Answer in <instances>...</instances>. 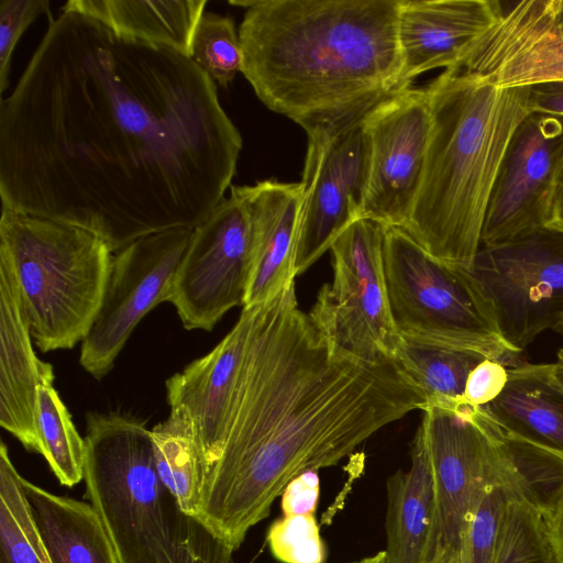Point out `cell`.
<instances>
[{"label":"cell","instance_id":"1","mask_svg":"<svg viewBox=\"0 0 563 563\" xmlns=\"http://www.w3.org/2000/svg\"><path fill=\"white\" fill-rule=\"evenodd\" d=\"M241 150L189 56L62 11L0 101L1 208L90 230L115 253L203 222Z\"/></svg>","mask_w":563,"mask_h":563},{"label":"cell","instance_id":"2","mask_svg":"<svg viewBox=\"0 0 563 563\" xmlns=\"http://www.w3.org/2000/svg\"><path fill=\"white\" fill-rule=\"evenodd\" d=\"M426 397L393 357L358 358L298 307L295 283L256 306L223 451L198 518L234 551L299 475L335 465Z\"/></svg>","mask_w":563,"mask_h":563},{"label":"cell","instance_id":"3","mask_svg":"<svg viewBox=\"0 0 563 563\" xmlns=\"http://www.w3.org/2000/svg\"><path fill=\"white\" fill-rule=\"evenodd\" d=\"M242 74L306 133L365 117L400 87V0H240Z\"/></svg>","mask_w":563,"mask_h":563},{"label":"cell","instance_id":"4","mask_svg":"<svg viewBox=\"0 0 563 563\" xmlns=\"http://www.w3.org/2000/svg\"><path fill=\"white\" fill-rule=\"evenodd\" d=\"M431 131L419 191L402 228L431 256L468 271L482 247L492 191L527 115L528 87L501 88L463 69L426 87Z\"/></svg>","mask_w":563,"mask_h":563},{"label":"cell","instance_id":"5","mask_svg":"<svg viewBox=\"0 0 563 563\" xmlns=\"http://www.w3.org/2000/svg\"><path fill=\"white\" fill-rule=\"evenodd\" d=\"M86 426V497L119 563H232L234 550L161 479L152 430L115 412H89Z\"/></svg>","mask_w":563,"mask_h":563},{"label":"cell","instance_id":"6","mask_svg":"<svg viewBox=\"0 0 563 563\" xmlns=\"http://www.w3.org/2000/svg\"><path fill=\"white\" fill-rule=\"evenodd\" d=\"M0 249L12 262L37 347L68 350L82 341L108 279L107 242L81 227L1 208Z\"/></svg>","mask_w":563,"mask_h":563},{"label":"cell","instance_id":"7","mask_svg":"<svg viewBox=\"0 0 563 563\" xmlns=\"http://www.w3.org/2000/svg\"><path fill=\"white\" fill-rule=\"evenodd\" d=\"M384 273L401 338L511 365L519 352L505 340L493 303L467 272L431 256L402 228L385 227Z\"/></svg>","mask_w":563,"mask_h":563},{"label":"cell","instance_id":"8","mask_svg":"<svg viewBox=\"0 0 563 563\" xmlns=\"http://www.w3.org/2000/svg\"><path fill=\"white\" fill-rule=\"evenodd\" d=\"M420 426L428 446L437 501L435 549L462 551L486 490L504 487L507 463L499 423L483 407L463 401L427 406Z\"/></svg>","mask_w":563,"mask_h":563},{"label":"cell","instance_id":"9","mask_svg":"<svg viewBox=\"0 0 563 563\" xmlns=\"http://www.w3.org/2000/svg\"><path fill=\"white\" fill-rule=\"evenodd\" d=\"M385 227L360 218L333 242V282L309 313L342 350L366 361L393 357L401 336L389 309L384 273Z\"/></svg>","mask_w":563,"mask_h":563},{"label":"cell","instance_id":"10","mask_svg":"<svg viewBox=\"0 0 563 563\" xmlns=\"http://www.w3.org/2000/svg\"><path fill=\"white\" fill-rule=\"evenodd\" d=\"M252 266V224L244 186L195 229L177 267L170 302L187 330L211 331L243 306Z\"/></svg>","mask_w":563,"mask_h":563},{"label":"cell","instance_id":"11","mask_svg":"<svg viewBox=\"0 0 563 563\" xmlns=\"http://www.w3.org/2000/svg\"><path fill=\"white\" fill-rule=\"evenodd\" d=\"M465 272L493 303L505 340L518 352L563 321V233L543 228L481 247Z\"/></svg>","mask_w":563,"mask_h":563},{"label":"cell","instance_id":"12","mask_svg":"<svg viewBox=\"0 0 563 563\" xmlns=\"http://www.w3.org/2000/svg\"><path fill=\"white\" fill-rule=\"evenodd\" d=\"M364 118L307 134L296 276L314 264L362 216L371 156Z\"/></svg>","mask_w":563,"mask_h":563},{"label":"cell","instance_id":"13","mask_svg":"<svg viewBox=\"0 0 563 563\" xmlns=\"http://www.w3.org/2000/svg\"><path fill=\"white\" fill-rule=\"evenodd\" d=\"M191 233L187 228L152 233L113 253L100 308L81 341L80 365L95 378L110 372L143 317L169 300Z\"/></svg>","mask_w":563,"mask_h":563},{"label":"cell","instance_id":"14","mask_svg":"<svg viewBox=\"0 0 563 563\" xmlns=\"http://www.w3.org/2000/svg\"><path fill=\"white\" fill-rule=\"evenodd\" d=\"M369 175L361 218L404 228L420 188L431 131L424 88L394 91L364 118Z\"/></svg>","mask_w":563,"mask_h":563},{"label":"cell","instance_id":"15","mask_svg":"<svg viewBox=\"0 0 563 563\" xmlns=\"http://www.w3.org/2000/svg\"><path fill=\"white\" fill-rule=\"evenodd\" d=\"M562 157L563 118L527 115L500 165L483 225L482 247L505 245L547 228Z\"/></svg>","mask_w":563,"mask_h":563},{"label":"cell","instance_id":"16","mask_svg":"<svg viewBox=\"0 0 563 563\" xmlns=\"http://www.w3.org/2000/svg\"><path fill=\"white\" fill-rule=\"evenodd\" d=\"M501 88L563 80V29L541 0L501 3L497 22L472 46L461 67Z\"/></svg>","mask_w":563,"mask_h":563},{"label":"cell","instance_id":"17","mask_svg":"<svg viewBox=\"0 0 563 563\" xmlns=\"http://www.w3.org/2000/svg\"><path fill=\"white\" fill-rule=\"evenodd\" d=\"M256 317L243 308L231 331L206 355L166 382L170 408L189 416L197 433L206 474L219 460Z\"/></svg>","mask_w":563,"mask_h":563},{"label":"cell","instance_id":"18","mask_svg":"<svg viewBox=\"0 0 563 563\" xmlns=\"http://www.w3.org/2000/svg\"><path fill=\"white\" fill-rule=\"evenodd\" d=\"M500 13L496 0H400V87L432 69H459Z\"/></svg>","mask_w":563,"mask_h":563},{"label":"cell","instance_id":"19","mask_svg":"<svg viewBox=\"0 0 563 563\" xmlns=\"http://www.w3.org/2000/svg\"><path fill=\"white\" fill-rule=\"evenodd\" d=\"M31 338L12 262L0 249V424L41 454L37 388L54 382V371L36 356Z\"/></svg>","mask_w":563,"mask_h":563},{"label":"cell","instance_id":"20","mask_svg":"<svg viewBox=\"0 0 563 563\" xmlns=\"http://www.w3.org/2000/svg\"><path fill=\"white\" fill-rule=\"evenodd\" d=\"M252 224V266L243 308L262 305L295 283L301 183L244 185Z\"/></svg>","mask_w":563,"mask_h":563},{"label":"cell","instance_id":"21","mask_svg":"<svg viewBox=\"0 0 563 563\" xmlns=\"http://www.w3.org/2000/svg\"><path fill=\"white\" fill-rule=\"evenodd\" d=\"M408 471L387 481L386 554L388 563H424L435 551L437 501L424 432L419 426Z\"/></svg>","mask_w":563,"mask_h":563},{"label":"cell","instance_id":"22","mask_svg":"<svg viewBox=\"0 0 563 563\" xmlns=\"http://www.w3.org/2000/svg\"><path fill=\"white\" fill-rule=\"evenodd\" d=\"M20 484L51 563H119L92 505L48 493L22 476Z\"/></svg>","mask_w":563,"mask_h":563},{"label":"cell","instance_id":"23","mask_svg":"<svg viewBox=\"0 0 563 563\" xmlns=\"http://www.w3.org/2000/svg\"><path fill=\"white\" fill-rule=\"evenodd\" d=\"M207 0H69L64 12L100 22L117 35L189 56Z\"/></svg>","mask_w":563,"mask_h":563},{"label":"cell","instance_id":"24","mask_svg":"<svg viewBox=\"0 0 563 563\" xmlns=\"http://www.w3.org/2000/svg\"><path fill=\"white\" fill-rule=\"evenodd\" d=\"M483 408L509 430L563 453V394L548 364L516 363L500 395Z\"/></svg>","mask_w":563,"mask_h":563},{"label":"cell","instance_id":"25","mask_svg":"<svg viewBox=\"0 0 563 563\" xmlns=\"http://www.w3.org/2000/svg\"><path fill=\"white\" fill-rule=\"evenodd\" d=\"M156 467L181 509L198 517L206 467L197 433L187 412L170 408L169 416L152 429Z\"/></svg>","mask_w":563,"mask_h":563},{"label":"cell","instance_id":"26","mask_svg":"<svg viewBox=\"0 0 563 563\" xmlns=\"http://www.w3.org/2000/svg\"><path fill=\"white\" fill-rule=\"evenodd\" d=\"M395 360L422 390L424 407H453L463 400L470 373L485 357L465 350L401 338Z\"/></svg>","mask_w":563,"mask_h":563},{"label":"cell","instance_id":"27","mask_svg":"<svg viewBox=\"0 0 563 563\" xmlns=\"http://www.w3.org/2000/svg\"><path fill=\"white\" fill-rule=\"evenodd\" d=\"M499 424L510 471L509 498L549 515L563 497V453Z\"/></svg>","mask_w":563,"mask_h":563},{"label":"cell","instance_id":"28","mask_svg":"<svg viewBox=\"0 0 563 563\" xmlns=\"http://www.w3.org/2000/svg\"><path fill=\"white\" fill-rule=\"evenodd\" d=\"M37 430L41 454L59 483L73 487L84 479L85 439L76 430L53 383L41 384L37 388Z\"/></svg>","mask_w":563,"mask_h":563},{"label":"cell","instance_id":"29","mask_svg":"<svg viewBox=\"0 0 563 563\" xmlns=\"http://www.w3.org/2000/svg\"><path fill=\"white\" fill-rule=\"evenodd\" d=\"M4 442L0 445V563H51Z\"/></svg>","mask_w":563,"mask_h":563},{"label":"cell","instance_id":"30","mask_svg":"<svg viewBox=\"0 0 563 563\" xmlns=\"http://www.w3.org/2000/svg\"><path fill=\"white\" fill-rule=\"evenodd\" d=\"M494 563H558L545 516L531 505L508 499L494 550Z\"/></svg>","mask_w":563,"mask_h":563},{"label":"cell","instance_id":"31","mask_svg":"<svg viewBox=\"0 0 563 563\" xmlns=\"http://www.w3.org/2000/svg\"><path fill=\"white\" fill-rule=\"evenodd\" d=\"M189 57L216 85L227 88L242 71V48L234 21L205 12L196 27Z\"/></svg>","mask_w":563,"mask_h":563},{"label":"cell","instance_id":"32","mask_svg":"<svg viewBox=\"0 0 563 563\" xmlns=\"http://www.w3.org/2000/svg\"><path fill=\"white\" fill-rule=\"evenodd\" d=\"M274 556L284 563H323L325 559L314 514L284 516L267 534Z\"/></svg>","mask_w":563,"mask_h":563},{"label":"cell","instance_id":"33","mask_svg":"<svg viewBox=\"0 0 563 563\" xmlns=\"http://www.w3.org/2000/svg\"><path fill=\"white\" fill-rule=\"evenodd\" d=\"M508 499L499 486L486 490L465 536L461 551L462 563H494L496 534Z\"/></svg>","mask_w":563,"mask_h":563},{"label":"cell","instance_id":"34","mask_svg":"<svg viewBox=\"0 0 563 563\" xmlns=\"http://www.w3.org/2000/svg\"><path fill=\"white\" fill-rule=\"evenodd\" d=\"M42 14L49 15L48 0H0L1 93L9 85L11 58L18 41L29 25Z\"/></svg>","mask_w":563,"mask_h":563},{"label":"cell","instance_id":"35","mask_svg":"<svg viewBox=\"0 0 563 563\" xmlns=\"http://www.w3.org/2000/svg\"><path fill=\"white\" fill-rule=\"evenodd\" d=\"M508 367L501 361L485 358L468 375L463 402L483 407L495 400L508 380Z\"/></svg>","mask_w":563,"mask_h":563},{"label":"cell","instance_id":"36","mask_svg":"<svg viewBox=\"0 0 563 563\" xmlns=\"http://www.w3.org/2000/svg\"><path fill=\"white\" fill-rule=\"evenodd\" d=\"M319 490L317 471L306 472L292 479L282 494L284 516L314 514Z\"/></svg>","mask_w":563,"mask_h":563},{"label":"cell","instance_id":"37","mask_svg":"<svg viewBox=\"0 0 563 563\" xmlns=\"http://www.w3.org/2000/svg\"><path fill=\"white\" fill-rule=\"evenodd\" d=\"M527 101L530 113L563 118V80L528 86Z\"/></svg>","mask_w":563,"mask_h":563},{"label":"cell","instance_id":"38","mask_svg":"<svg viewBox=\"0 0 563 563\" xmlns=\"http://www.w3.org/2000/svg\"><path fill=\"white\" fill-rule=\"evenodd\" d=\"M547 228L563 233V157L554 179Z\"/></svg>","mask_w":563,"mask_h":563},{"label":"cell","instance_id":"39","mask_svg":"<svg viewBox=\"0 0 563 563\" xmlns=\"http://www.w3.org/2000/svg\"><path fill=\"white\" fill-rule=\"evenodd\" d=\"M549 537L558 563H563V497L555 508L545 516Z\"/></svg>","mask_w":563,"mask_h":563},{"label":"cell","instance_id":"40","mask_svg":"<svg viewBox=\"0 0 563 563\" xmlns=\"http://www.w3.org/2000/svg\"><path fill=\"white\" fill-rule=\"evenodd\" d=\"M424 563H462V555L453 548L439 547Z\"/></svg>","mask_w":563,"mask_h":563},{"label":"cell","instance_id":"41","mask_svg":"<svg viewBox=\"0 0 563 563\" xmlns=\"http://www.w3.org/2000/svg\"><path fill=\"white\" fill-rule=\"evenodd\" d=\"M548 375L551 383L563 394V347L559 350L556 361L548 364Z\"/></svg>","mask_w":563,"mask_h":563},{"label":"cell","instance_id":"42","mask_svg":"<svg viewBox=\"0 0 563 563\" xmlns=\"http://www.w3.org/2000/svg\"><path fill=\"white\" fill-rule=\"evenodd\" d=\"M541 2L549 18L563 29V0H541Z\"/></svg>","mask_w":563,"mask_h":563},{"label":"cell","instance_id":"43","mask_svg":"<svg viewBox=\"0 0 563 563\" xmlns=\"http://www.w3.org/2000/svg\"><path fill=\"white\" fill-rule=\"evenodd\" d=\"M354 563H388L386 551H380L376 553L375 555L365 558L358 562Z\"/></svg>","mask_w":563,"mask_h":563}]
</instances>
